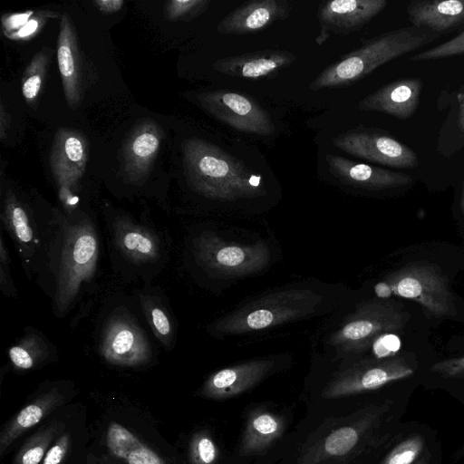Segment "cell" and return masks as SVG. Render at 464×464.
<instances>
[{"mask_svg": "<svg viewBox=\"0 0 464 464\" xmlns=\"http://www.w3.org/2000/svg\"><path fill=\"white\" fill-rule=\"evenodd\" d=\"M53 51L44 47L34 54L22 78V93L25 102L34 106L37 102L47 72Z\"/></svg>", "mask_w": 464, "mask_h": 464, "instance_id": "obj_30", "label": "cell"}, {"mask_svg": "<svg viewBox=\"0 0 464 464\" xmlns=\"http://www.w3.org/2000/svg\"><path fill=\"white\" fill-rule=\"evenodd\" d=\"M464 53V30L455 37L432 48L417 53L410 61L438 60Z\"/></svg>", "mask_w": 464, "mask_h": 464, "instance_id": "obj_35", "label": "cell"}, {"mask_svg": "<svg viewBox=\"0 0 464 464\" xmlns=\"http://www.w3.org/2000/svg\"><path fill=\"white\" fill-rule=\"evenodd\" d=\"M196 267L211 277H238L265 269L271 258L267 245L229 242L210 230L191 237L187 247Z\"/></svg>", "mask_w": 464, "mask_h": 464, "instance_id": "obj_7", "label": "cell"}, {"mask_svg": "<svg viewBox=\"0 0 464 464\" xmlns=\"http://www.w3.org/2000/svg\"><path fill=\"white\" fill-rule=\"evenodd\" d=\"M295 60L294 54L285 50H261L220 58L212 66L229 76L261 80L275 77Z\"/></svg>", "mask_w": 464, "mask_h": 464, "instance_id": "obj_24", "label": "cell"}, {"mask_svg": "<svg viewBox=\"0 0 464 464\" xmlns=\"http://www.w3.org/2000/svg\"><path fill=\"white\" fill-rule=\"evenodd\" d=\"M332 141L341 150L369 162L396 169H412L419 164L412 149L380 129L357 128Z\"/></svg>", "mask_w": 464, "mask_h": 464, "instance_id": "obj_14", "label": "cell"}, {"mask_svg": "<svg viewBox=\"0 0 464 464\" xmlns=\"http://www.w3.org/2000/svg\"><path fill=\"white\" fill-rule=\"evenodd\" d=\"M275 368V361L263 358L223 368L208 377L198 394L208 400L222 401L238 396L261 382Z\"/></svg>", "mask_w": 464, "mask_h": 464, "instance_id": "obj_18", "label": "cell"}, {"mask_svg": "<svg viewBox=\"0 0 464 464\" xmlns=\"http://www.w3.org/2000/svg\"><path fill=\"white\" fill-rule=\"evenodd\" d=\"M209 4V0H171L165 4L164 13L168 20H189L202 14Z\"/></svg>", "mask_w": 464, "mask_h": 464, "instance_id": "obj_36", "label": "cell"}, {"mask_svg": "<svg viewBox=\"0 0 464 464\" xmlns=\"http://www.w3.org/2000/svg\"><path fill=\"white\" fill-rule=\"evenodd\" d=\"M60 425L52 422L30 437L16 454L13 464H40L52 445Z\"/></svg>", "mask_w": 464, "mask_h": 464, "instance_id": "obj_31", "label": "cell"}, {"mask_svg": "<svg viewBox=\"0 0 464 464\" xmlns=\"http://www.w3.org/2000/svg\"><path fill=\"white\" fill-rule=\"evenodd\" d=\"M430 372L444 378H464V355L437 362Z\"/></svg>", "mask_w": 464, "mask_h": 464, "instance_id": "obj_38", "label": "cell"}, {"mask_svg": "<svg viewBox=\"0 0 464 464\" xmlns=\"http://www.w3.org/2000/svg\"><path fill=\"white\" fill-rule=\"evenodd\" d=\"M320 297L307 289H289L264 296L219 321L215 331L242 334L305 316Z\"/></svg>", "mask_w": 464, "mask_h": 464, "instance_id": "obj_11", "label": "cell"}, {"mask_svg": "<svg viewBox=\"0 0 464 464\" xmlns=\"http://www.w3.org/2000/svg\"><path fill=\"white\" fill-rule=\"evenodd\" d=\"M182 154L188 184L204 198L235 201L265 194L260 176L213 143L188 139Z\"/></svg>", "mask_w": 464, "mask_h": 464, "instance_id": "obj_3", "label": "cell"}, {"mask_svg": "<svg viewBox=\"0 0 464 464\" xmlns=\"http://www.w3.org/2000/svg\"><path fill=\"white\" fill-rule=\"evenodd\" d=\"M136 303L114 295L105 301L98 317L95 344L110 365L140 368L157 359V347L141 322Z\"/></svg>", "mask_w": 464, "mask_h": 464, "instance_id": "obj_5", "label": "cell"}, {"mask_svg": "<svg viewBox=\"0 0 464 464\" xmlns=\"http://www.w3.org/2000/svg\"><path fill=\"white\" fill-rule=\"evenodd\" d=\"M414 372V368L402 356L357 362L336 373L324 388L322 396L337 399L374 391L409 378Z\"/></svg>", "mask_w": 464, "mask_h": 464, "instance_id": "obj_13", "label": "cell"}, {"mask_svg": "<svg viewBox=\"0 0 464 464\" xmlns=\"http://www.w3.org/2000/svg\"><path fill=\"white\" fill-rule=\"evenodd\" d=\"M14 372L24 373L56 362L59 350L41 330L28 325L23 334L6 350Z\"/></svg>", "mask_w": 464, "mask_h": 464, "instance_id": "obj_26", "label": "cell"}, {"mask_svg": "<svg viewBox=\"0 0 464 464\" xmlns=\"http://www.w3.org/2000/svg\"><path fill=\"white\" fill-rule=\"evenodd\" d=\"M197 99L208 114L237 130L261 136L275 132L269 113L247 95L218 90L201 92Z\"/></svg>", "mask_w": 464, "mask_h": 464, "instance_id": "obj_15", "label": "cell"}, {"mask_svg": "<svg viewBox=\"0 0 464 464\" xmlns=\"http://www.w3.org/2000/svg\"><path fill=\"white\" fill-rule=\"evenodd\" d=\"M393 402L367 405L306 442L297 464H339L352 460L378 442L381 426Z\"/></svg>", "mask_w": 464, "mask_h": 464, "instance_id": "obj_6", "label": "cell"}, {"mask_svg": "<svg viewBox=\"0 0 464 464\" xmlns=\"http://www.w3.org/2000/svg\"><path fill=\"white\" fill-rule=\"evenodd\" d=\"M11 256L3 232L0 235V291L8 298L17 296V288L11 275Z\"/></svg>", "mask_w": 464, "mask_h": 464, "instance_id": "obj_37", "label": "cell"}, {"mask_svg": "<svg viewBox=\"0 0 464 464\" xmlns=\"http://www.w3.org/2000/svg\"><path fill=\"white\" fill-rule=\"evenodd\" d=\"M57 61L66 102L74 109L82 100V66L74 24L68 14L60 21Z\"/></svg>", "mask_w": 464, "mask_h": 464, "instance_id": "obj_25", "label": "cell"}, {"mask_svg": "<svg viewBox=\"0 0 464 464\" xmlns=\"http://www.w3.org/2000/svg\"><path fill=\"white\" fill-rule=\"evenodd\" d=\"M89 156L87 138L81 131L60 128L55 132L49 164L57 187L61 208L72 212L80 205V183Z\"/></svg>", "mask_w": 464, "mask_h": 464, "instance_id": "obj_12", "label": "cell"}, {"mask_svg": "<svg viewBox=\"0 0 464 464\" xmlns=\"http://www.w3.org/2000/svg\"><path fill=\"white\" fill-rule=\"evenodd\" d=\"M441 34L414 25L364 40L362 45L328 65L308 85L312 91L347 87L378 67L437 40Z\"/></svg>", "mask_w": 464, "mask_h": 464, "instance_id": "obj_4", "label": "cell"}, {"mask_svg": "<svg viewBox=\"0 0 464 464\" xmlns=\"http://www.w3.org/2000/svg\"><path fill=\"white\" fill-rule=\"evenodd\" d=\"M387 0H334L318 8L320 32L316 43L322 44L331 34H348L358 31L380 14Z\"/></svg>", "mask_w": 464, "mask_h": 464, "instance_id": "obj_17", "label": "cell"}, {"mask_svg": "<svg viewBox=\"0 0 464 464\" xmlns=\"http://www.w3.org/2000/svg\"><path fill=\"white\" fill-rule=\"evenodd\" d=\"M285 430V419L263 407L254 408L247 415L240 440L241 457L261 455L281 439Z\"/></svg>", "mask_w": 464, "mask_h": 464, "instance_id": "obj_27", "label": "cell"}, {"mask_svg": "<svg viewBox=\"0 0 464 464\" xmlns=\"http://www.w3.org/2000/svg\"><path fill=\"white\" fill-rule=\"evenodd\" d=\"M95 6L105 14H111L118 12L122 5L124 1L122 0H96L93 2Z\"/></svg>", "mask_w": 464, "mask_h": 464, "instance_id": "obj_40", "label": "cell"}, {"mask_svg": "<svg viewBox=\"0 0 464 464\" xmlns=\"http://www.w3.org/2000/svg\"><path fill=\"white\" fill-rule=\"evenodd\" d=\"M69 386L64 381L53 382L5 423L0 432V457H4L21 435L66 401Z\"/></svg>", "mask_w": 464, "mask_h": 464, "instance_id": "obj_22", "label": "cell"}, {"mask_svg": "<svg viewBox=\"0 0 464 464\" xmlns=\"http://www.w3.org/2000/svg\"><path fill=\"white\" fill-rule=\"evenodd\" d=\"M380 296L398 295L418 303L435 318H452L457 314L450 280L441 268L427 261H415L389 274L376 285Z\"/></svg>", "mask_w": 464, "mask_h": 464, "instance_id": "obj_8", "label": "cell"}, {"mask_svg": "<svg viewBox=\"0 0 464 464\" xmlns=\"http://www.w3.org/2000/svg\"><path fill=\"white\" fill-rule=\"evenodd\" d=\"M460 208H461V210L464 214V182H463V187H462V193H461V199H460Z\"/></svg>", "mask_w": 464, "mask_h": 464, "instance_id": "obj_43", "label": "cell"}, {"mask_svg": "<svg viewBox=\"0 0 464 464\" xmlns=\"http://www.w3.org/2000/svg\"><path fill=\"white\" fill-rule=\"evenodd\" d=\"M104 223L111 269L125 283H152L170 259L171 238L149 217L106 205Z\"/></svg>", "mask_w": 464, "mask_h": 464, "instance_id": "obj_2", "label": "cell"}, {"mask_svg": "<svg viewBox=\"0 0 464 464\" xmlns=\"http://www.w3.org/2000/svg\"><path fill=\"white\" fill-rule=\"evenodd\" d=\"M425 445L423 436L412 435L398 443L379 464H414Z\"/></svg>", "mask_w": 464, "mask_h": 464, "instance_id": "obj_33", "label": "cell"}, {"mask_svg": "<svg viewBox=\"0 0 464 464\" xmlns=\"http://www.w3.org/2000/svg\"><path fill=\"white\" fill-rule=\"evenodd\" d=\"M411 25L442 34L464 24V0H418L406 7Z\"/></svg>", "mask_w": 464, "mask_h": 464, "instance_id": "obj_28", "label": "cell"}, {"mask_svg": "<svg viewBox=\"0 0 464 464\" xmlns=\"http://www.w3.org/2000/svg\"><path fill=\"white\" fill-rule=\"evenodd\" d=\"M52 208H36L11 187L3 192L1 228L11 238L28 280L40 266Z\"/></svg>", "mask_w": 464, "mask_h": 464, "instance_id": "obj_9", "label": "cell"}, {"mask_svg": "<svg viewBox=\"0 0 464 464\" xmlns=\"http://www.w3.org/2000/svg\"><path fill=\"white\" fill-rule=\"evenodd\" d=\"M423 82L417 77L397 79L362 98L357 108L386 113L399 120L411 118L420 104Z\"/></svg>", "mask_w": 464, "mask_h": 464, "instance_id": "obj_21", "label": "cell"}, {"mask_svg": "<svg viewBox=\"0 0 464 464\" xmlns=\"http://www.w3.org/2000/svg\"><path fill=\"white\" fill-rule=\"evenodd\" d=\"M411 314L395 302L373 299L361 303L328 343L341 354L365 351L381 335L402 330Z\"/></svg>", "mask_w": 464, "mask_h": 464, "instance_id": "obj_10", "label": "cell"}, {"mask_svg": "<svg viewBox=\"0 0 464 464\" xmlns=\"http://www.w3.org/2000/svg\"><path fill=\"white\" fill-rule=\"evenodd\" d=\"M102 237L93 214L53 207L35 282L62 319L96 287Z\"/></svg>", "mask_w": 464, "mask_h": 464, "instance_id": "obj_1", "label": "cell"}, {"mask_svg": "<svg viewBox=\"0 0 464 464\" xmlns=\"http://www.w3.org/2000/svg\"><path fill=\"white\" fill-rule=\"evenodd\" d=\"M132 298L153 336L170 352L178 339V321L167 294L159 285L145 283L133 290Z\"/></svg>", "mask_w": 464, "mask_h": 464, "instance_id": "obj_20", "label": "cell"}, {"mask_svg": "<svg viewBox=\"0 0 464 464\" xmlns=\"http://www.w3.org/2000/svg\"><path fill=\"white\" fill-rule=\"evenodd\" d=\"M10 127V116L5 111L4 103H1L0 106V137L1 139H5L6 135V131Z\"/></svg>", "mask_w": 464, "mask_h": 464, "instance_id": "obj_41", "label": "cell"}, {"mask_svg": "<svg viewBox=\"0 0 464 464\" xmlns=\"http://www.w3.org/2000/svg\"><path fill=\"white\" fill-rule=\"evenodd\" d=\"M162 138V129L154 120L146 118L135 125L121 152V169L126 183L135 187L144 185Z\"/></svg>", "mask_w": 464, "mask_h": 464, "instance_id": "obj_16", "label": "cell"}, {"mask_svg": "<svg viewBox=\"0 0 464 464\" xmlns=\"http://www.w3.org/2000/svg\"><path fill=\"white\" fill-rule=\"evenodd\" d=\"M290 9L289 3L282 0L246 2L227 14L218 24L217 31L236 35L258 32L286 18Z\"/></svg>", "mask_w": 464, "mask_h": 464, "instance_id": "obj_23", "label": "cell"}, {"mask_svg": "<svg viewBox=\"0 0 464 464\" xmlns=\"http://www.w3.org/2000/svg\"><path fill=\"white\" fill-rule=\"evenodd\" d=\"M218 455V448L208 431L199 430L191 437L188 446L190 464H216Z\"/></svg>", "mask_w": 464, "mask_h": 464, "instance_id": "obj_32", "label": "cell"}, {"mask_svg": "<svg viewBox=\"0 0 464 464\" xmlns=\"http://www.w3.org/2000/svg\"><path fill=\"white\" fill-rule=\"evenodd\" d=\"M450 130H454L457 137L453 149V154L464 146V89L457 94V100L453 108L441 127L439 138L445 136Z\"/></svg>", "mask_w": 464, "mask_h": 464, "instance_id": "obj_34", "label": "cell"}, {"mask_svg": "<svg viewBox=\"0 0 464 464\" xmlns=\"http://www.w3.org/2000/svg\"><path fill=\"white\" fill-rule=\"evenodd\" d=\"M71 443L68 432L60 436L48 449L41 464H62L66 457Z\"/></svg>", "mask_w": 464, "mask_h": 464, "instance_id": "obj_39", "label": "cell"}, {"mask_svg": "<svg viewBox=\"0 0 464 464\" xmlns=\"http://www.w3.org/2000/svg\"><path fill=\"white\" fill-rule=\"evenodd\" d=\"M325 160L330 173L342 183L372 191L405 189L414 185V179L405 173L355 162L327 154Z\"/></svg>", "mask_w": 464, "mask_h": 464, "instance_id": "obj_19", "label": "cell"}, {"mask_svg": "<svg viewBox=\"0 0 464 464\" xmlns=\"http://www.w3.org/2000/svg\"><path fill=\"white\" fill-rule=\"evenodd\" d=\"M430 453L426 452L420 459H418L414 464H430Z\"/></svg>", "mask_w": 464, "mask_h": 464, "instance_id": "obj_42", "label": "cell"}, {"mask_svg": "<svg viewBox=\"0 0 464 464\" xmlns=\"http://www.w3.org/2000/svg\"><path fill=\"white\" fill-rule=\"evenodd\" d=\"M105 442L109 452L126 464H168L134 433L118 422L109 424Z\"/></svg>", "mask_w": 464, "mask_h": 464, "instance_id": "obj_29", "label": "cell"}]
</instances>
